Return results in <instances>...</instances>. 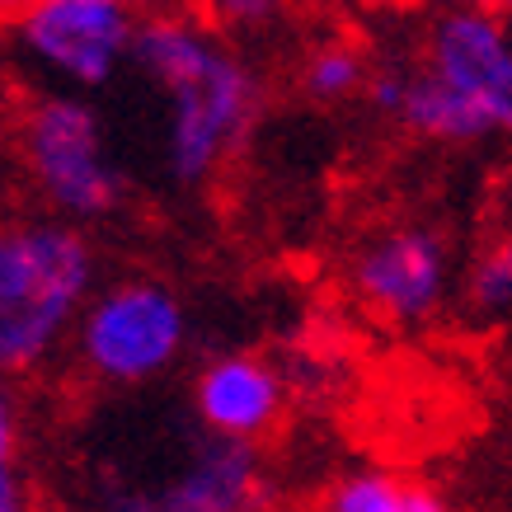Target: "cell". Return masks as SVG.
<instances>
[{
    "mask_svg": "<svg viewBox=\"0 0 512 512\" xmlns=\"http://www.w3.org/2000/svg\"><path fill=\"white\" fill-rule=\"evenodd\" d=\"M71 343L94 381L132 390L179 362L188 343V311L165 282L127 278L90 296Z\"/></svg>",
    "mask_w": 512,
    "mask_h": 512,
    "instance_id": "4",
    "label": "cell"
},
{
    "mask_svg": "<svg viewBox=\"0 0 512 512\" xmlns=\"http://www.w3.org/2000/svg\"><path fill=\"white\" fill-rule=\"evenodd\" d=\"M466 5L470 10H484V15H498V19L512 10V0H466Z\"/></svg>",
    "mask_w": 512,
    "mask_h": 512,
    "instance_id": "18",
    "label": "cell"
},
{
    "mask_svg": "<svg viewBox=\"0 0 512 512\" xmlns=\"http://www.w3.org/2000/svg\"><path fill=\"white\" fill-rule=\"evenodd\" d=\"M19 146H24L33 188L57 217L99 221L123 207L127 174L113 156L104 118L94 113L85 94L57 90L33 99L24 113Z\"/></svg>",
    "mask_w": 512,
    "mask_h": 512,
    "instance_id": "3",
    "label": "cell"
},
{
    "mask_svg": "<svg viewBox=\"0 0 512 512\" xmlns=\"http://www.w3.org/2000/svg\"><path fill=\"white\" fill-rule=\"evenodd\" d=\"M400 512H451V503L437 489H428V484H404Z\"/></svg>",
    "mask_w": 512,
    "mask_h": 512,
    "instance_id": "17",
    "label": "cell"
},
{
    "mask_svg": "<svg viewBox=\"0 0 512 512\" xmlns=\"http://www.w3.org/2000/svg\"><path fill=\"white\" fill-rule=\"evenodd\" d=\"M404 484L386 470H353L325 498V512H400Z\"/></svg>",
    "mask_w": 512,
    "mask_h": 512,
    "instance_id": "13",
    "label": "cell"
},
{
    "mask_svg": "<svg viewBox=\"0 0 512 512\" xmlns=\"http://www.w3.org/2000/svg\"><path fill=\"white\" fill-rule=\"evenodd\" d=\"M466 296L480 315H508L512 311V226L498 231L480 249V259L466 278Z\"/></svg>",
    "mask_w": 512,
    "mask_h": 512,
    "instance_id": "12",
    "label": "cell"
},
{
    "mask_svg": "<svg viewBox=\"0 0 512 512\" xmlns=\"http://www.w3.org/2000/svg\"><path fill=\"white\" fill-rule=\"evenodd\" d=\"M353 292L390 325H423L451 292V249L428 226H395L372 235L353 259Z\"/></svg>",
    "mask_w": 512,
    "mask_h": 512,
    "instance_id": "7",
    "label": "cell"
},
{
    "mask_svg": "<svg viewBox=\"0 0 512 512\" xmlns=\"http://www.w3.org/2000/svg\"><path fill=\"white\" fill-rule=\"evenodd\" d=\"M367 104H372L381 118H395L400 113V94H404V66H386V71H372L367 80Z\"/></svg>",
    "mask_w": 512,
    "mask_h": 512,
    "instance_id": "15",
    "label": "cell"
},
{
    "mask_svg": "<svg viewBox=\"0 0 512 512\" xmlns=\"http://www.w3.org/2000/svg\"><path fill=\"white\" fill-rule=\"evenodd\" d=\"M395 123L423 141H437V146H470V141L494 137V127L480 113V104L428 62L404 66V94Z\"/></svg>",
    "mask_w": 512,
    "mask_h": 512,
    "instance_id": "10",
    "label": "cell"
},
{
    "mask_svg": "<svg viewBox=\"0 0 512 512\" xmlns=\"http://www.w3.org/2000/svg\"><path fill=\"white\" fill-rule=\"evenodd\" d=\"M94 273V245L71 221L0 226V372L29 376L76 339Z\"/></svg>",
    "mask_w": 512,
    "mask_h": 512,
    "instance_id": "2",
    "label": "cell"
},
{
    "mask_svg": "<svg viewBox=\"0 0 512 512\" xmlns=\"http://www.w3.org/2000/svg\"><path fill=\"white\" fill-rule=\"evenodd\" d=\"M0 512H33V494L19 456H0Z\"/></svg>",
    "mask_w": 512,
    "mask_h": 512,
    "instance_id": "16",
    "label": "cell"
},
{
    "mask_svg": "<svg viewBox=\"0 0 512 512\" xmlns=\"http://www.w3.org/2000/svg\"><path fill=\"white\" fill-rule=\"evenodd\" d=\"M137 29V0H29L15 15L24 57L71 94L113 85L132 62Z\"/></svg>",
    "mask_w": 512,
    "mask_h": 512,
    "instance_id": "5",
    "label": "cell"
},
{
    "mask_svg": "<svg viewBox=\"0 0 512 512\" xmlns=\"http://www.w3.org/2000/svg\"><path fill=\"white\" fill-rule=\"evenodd\" d=\"M367 57L357 52L353 43H320L301 62V90L311 94L315 104H343V99H353V94L367 90Z\"/></svg>",
    "mask_w": 512,
    "mask_h": 512,
    "instance_id": "11",
    "label": "cell"
},
{
    "mask_svg": "<svg viewBox=\"0 0 512 512\" xmlns=\"http://www.w3.org/2000/svg\"><path fill=\"white\" fill-rule=\"evenodd\" d=\"M24 5H29V0H0V15H19Z\"/></svg>",
    "mask_w": 512,
    "mask_h": 512,
    "instance_id": "19",
    "label": "cell"
},
{
    "mask_svg": "<svg viewBox=\"0 0 512 512\" xmlns=\"http://www.w3.org/2000/svg\"><path fill=\"white\" fill-rule=\"evenodd\" d=\"M132 66L156 85L165 109V174L179 188L217 179L264 113L259 71L221 38L217 24L184 10L141 15Z\"/></svg>",
    "mask_w": 512,
    "mask_h": 512,
    "instance_id": "1",
    "label": "cell"
},
{
    "mask_svg": "<svg viewBox=\"0 0 512 512\" xmlns=\"http://www.w3.org/2000/svg\"><path fill=\"white\" fill-rule=\"evenodd\" d=\"M287 386L273 362L254 353H221L202 362L193 381V414L207 433L231 442H259L282 423Z\"/></svg>",
    "mask_w": 512,
    "mask_h": 512,
    "instance_id": "9",
    "label": "cell"
},
{
    "mask_svg": "<svg viewBox=\"0 0 512 512\" xmlns=\"http://www.w3.org/2000/svg\"><path fill=\"white\" fill-rule=\"evenodd\" d=\"M282 5L287 0H207V15L226 33H254V29H268L282 15Z\"/></svg>",
    "mask_w": 512,
    "mask_h": 512,
    "instance_id": "14",
    "label": "cell"
},
{
    "mask_svg": "<svg viewBox=\"0 0 512 512\" xmlns=\"http://www.w3.org/2000/svg\"><path fill=\"white\" fill-rule=\"evenodd\" d=\"M264 461L254 442H231L202 428L198 442L160 475H104L94 512H254L264 503Z\"/></svg>",
    "mask_w": 512,
    "mask_h": 512,
    "instance_id": "6",
    "label": "cell"
},
{
    "mask_svg": "<svg viewBox=\"0 0 512 512\" xmlns=\"http://www.w3.org/2000/svg\"><path fill=\"white\" fill-rule=\"evenodd\" d=\"M423 62L480 104L494 137H512V33L503 19L470 5L437 15Z\"/></svg>",
    "mask_w": 512,
    "mask_h": 512,
    "instance_id": "8",
    "label": "cell"
}]
</instances>
